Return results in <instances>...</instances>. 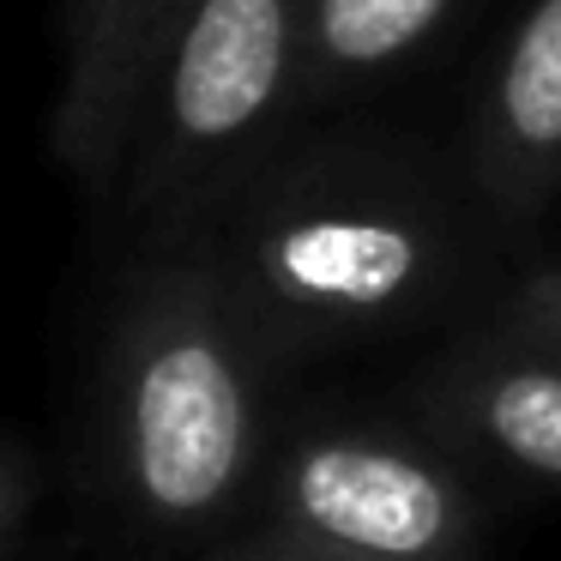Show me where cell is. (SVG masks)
<instances>
[{
	"label": "cell",
	"mask_w": 561,
	"mask_h": 561,
	"mask_svg": "<svg viewBox=\"0 0 561 561\" xmlns=\"http://www.w3.org/2000/svg\"><path fill=\"white\" fill-rule=\"evenodd\" d=\"M260 519L356 561H483V471L423 423L320 411L284 428Z\"/></svg>",
	"instance_id": "3"
},
{
	"label": "cell",
	"mask_w": 561,
	"mask_h": 561,
	"mask_svg": "<svg viewBox=\"0 0 561 561\" xmlns=\"http://www.w3.org/2000/svg\"><path fill=\"white\" fill-rule=\"evenodd\" d=\"M211 561H356V556H339V549L290 531V525L254 519V525H242L236 537H224V543L211 549Z\"/></svg>",
	"instance_id": "10"
},
{
	"label": "cell",
	"mask_w": 561,
	"mask_h": 561,
	"mask_svg": "<svg viewBox=\"0 0 561 561\" xmlns=\"http://www.w3.org/2000/svg\"><path fill=\"white\" fill-rule=\"evenodd\" d=\"M453 0H308V55L302 85L327 91L399 67L416 43L447 25Z\"/></svg>",
	"instance_id": "8"
},
{
	"label": "cell",
	"mask_w": 561,
	"mask_h": 561,
	"mask_svg": "<svg viewBox=\"0 0 561 561\" xmlns=\"http://www.w3.org/2000/svg\"><path fill=\"white\" fill-rule=\"evenodd\" d=\"M272 351L199 254L134 278L98 375V483L151 543H211L260 519L272 465Z\"/></svg>",
	"instance_id": "1"
},
{
	"label": "cell",
	"mask_w": 561,
	"mask_h": 561,
	"mask_svg": "<svg viewBox=\"0 0 561 561\" xmlns=\"http://www.w3.org/2000/svg\"><path fill=\"white\" fill-rule=\"evenodd\" d=\"M411 416L483 477L561 489V356L507 327L471 332L428 363Z\"/></svg>",
	"instance_id": "5"
},
{
	"label": "cell",
	"mask_w": 561,
	"mask_h": 561,
	"mask_svg": "<svg viewBox=\"0 0 561 561\" xmlns=\"http://www.w3.org/2000/svg\"><path fill=\"white\" fill-rule=\"evenodd\" d=\"M194 0H67V79L55 103V151L91 187L110 194L134 163L146 98L170 37Z\"/></svg>",
	"instance_id": "6"
},
{
	"label": "cell",
	"mask_w": 561,
	"mask_h": 561,
	"mask_svg": "<svg viewBox=\"0 0 561 561\" xmlns=\"http://www.w3.org/2000/svg\"><path fill=\"white\" fill-rule=\"evenodd\" d=\"M199 260L284 368L428 320L459 284L465 242L416 175L314 158L248 187Z\"/></svg>",
	"instance_id": "2"
},
{
	"label": "cell",
	"mask_w": 561,
	"mask_h": 561,
	"mask_svg": "<svg viewBox=\"0 0 561 561\" xmlns=\"http://www.w3.org/2000/svg\"><path fill=\"white\" fill-rule=\"evenodd\" d=\"M477 175L507 218L543 211L561 187V0H537L501 49L477 127Z\"/></svg>",
	"instance_id": "7"
},
{
	"label": "cell",
	"mask_w": 561,
	"mask_h": 561,
	"mask_svg": "<svg viewBox=\"0 0 561 561\" xmlns=\"http://www.w3.org/2000/svg\"><path fill=\"white\" fill-rule=\"evenodd\" d=\"M495 327H507L513 339H531V344H543V351L561 356V260L543 272H531V278L501 302Z\"/></svg>",
	"instance_id": "9"
},
{
	"label": "cell",
	"mask_w": 561,
	"mask_h": 561,
	"mask_svg": "<svg viewBox=\"0 0 561 561\" xmlns=\"http://www.w3.org/2000/svg\"><path fill=\"white\" fill-rule=\"evenodd\" d=\"M308 55V0H194L170 37L134 139V206L187 218L224 187L290 103Z\"/></svg>",
	"instance_id": "4"
}]
</instances>
